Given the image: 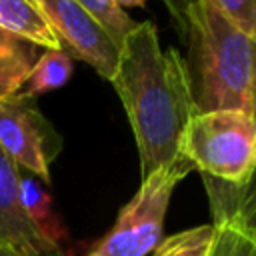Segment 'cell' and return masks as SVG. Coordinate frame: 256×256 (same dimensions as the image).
<instances>
[{"label":"cell","instance_id":"6da1fadb","mask_svg":"<svg viewBox=\"0 0 256 256\" xmlns=\"http://www.w3.org/2000/svg\"><path fill=\"white\" fill-rule=\"evenodd\" d=\"M110 84L134 132L142 178L184 160L180 140L196 112L184 58L176 48H160L154 22H136L124 38Z\"/></svg>","mask_w":256,"mask_h":256},{"label":"cell","instance_id":"7a4b0ae2","mask_svg":"<svg viewBox=\"0 0 256 256\" xmlns=\"http://www.w3.org/2000/svg\"><path fill=\"white\" fill-rule=\"evenodd\" d=\"M184 58L194 112L254 106V38L212 0H198L186 14Z\"/></svg>","mask_w":256,"mask_h":256},{"label":"cell","instance_id":"3957f363","mask_svg":"<svg viewBox=\"0 0 256 256\" xmlns=\"http://www.w3.org/2000/svg\"><path fill=\"white\" fill-rule=\"evenodd\" d=\"M180 156L202 174L224 184L248 182L256 168V118L244 110L200 112L180 140Z\"/></svg>","mask_w":256,"mask_h":256},{"label":"cell","instance_id":"277c9868","mask_svg":"<svg viewBox=\"0 0 256 256\" xmlns=\"http://www.w3.org/2000/svg\"><path fill=\"white\" fill-rule=\"evenodd\" d=\"M194 170L186 160L142 178L138 192L120 208L112 228L86 256H148L164 232V218L178 182Z\"/></svg>","mask_w":256,"mask_h":256},{"label":"cell","instance_id":"5b68a950","mask_svg":"<svg viewBox=\"0 0 256 256\" xmlns=\"http://www.w3.org/2000/svg\"><path fill=\"white\" fill-rule=\"evenodd\" d=\"M0 146L18 168L50 184V164L62 150V136L20 92L0 100Z\"/></svg>","mask_w":256,"mask_h":256},{"label":"cell","instance_id":"8992f818","mask_svg":"<svg viewBox=\"0 0 256 256\" xmlns=\"http://www.w3.org/2000/svg\"><path fill=\"white\" fill-rule=\"evenodd\" d=\"M60 40L64 52L90 64L110 82L118 64V46L76 0H34Z\"/></svg>","mask_w":256,"mask_h":256},{"label":"cell","instance_id":"52a82bcc","mask_svg":"<svg viewBox=\"0 0 256 256\" xmlns=\"http://www.w3.org/2000/svg\"><path fill=\"white\" fill-rule=\"evenodd\" d=\"M0 244L22 256H68L30 222L20 200V168L0 146Z\"/></svg>","mask_w":256,"mask_h":256},{"label":"cell","instance_id":"ba28073f","mask_svg":"<svg viewBox=\"0 0 256 256\" xmlns=\"http://www.w3.org/2000/svg\"><path fill=\"white\" fill-rule=\"evenodd\" d=\"M210 202L212 218L234 220L256 244V168L248 182L240 186L202 178Z\"/></svg>","mask_w":256,"mask_h":256},{"label":"cell","instance_id":"9c48e42d","mask_svg":"<svg viewBox=\"0 0 256 256\" xmlns=\"http://www.w3.org/2000/svg\"><path fill=\"white\" fill-rule=\"evenodd\" d=\"M0 30L22 38L36 48L62 50L60 40L34 0H0Z\"/></svg>","mask_w":256,"mask_h":256},{"label":"cell","instance_id":"30bf717a","mask_svg":"<svg viewBox=\"0 0 256 256\" xmlns=\"http://www.w3.org/2000/svg\"><path fill=\"white\" fill-rule=\"evenodd\" d=\"M20 200L30 222L40 232V236L50 244L62 248L64 242L68 240L66 224L56 212L54 200L46 190V186L28 172H20Z\"/></svg>","mask_w":256,"mask_h":256},{"label":"cell","instance_id":"8fae6325","mask_svg":"<svg viewBox=\"0 0 256 256\" xmlns=\"http://www.w3.org/2000/svg\"><path fill=\"white\" fill-rule=\"evenodd\" d=\"M38 56L34 44L0 30V100L22 90Z\"/></svg>","mask_w":256,"mask_h":256},{"label":"cell","instance_id":"7c38bea8","mask_svg":"<svg viewBox=\"0 0 256 256\" xmlns=\"http://www.w3.org/2000/svg\"><path fill=\"white\" fill-rule=\"evenodd\" d=\"M74 70L72 56L64 50H46L34 62L20 94L26 98L42 96L50 90L64 86Z\"/></svg>","mask_w":256,"mask_h":256},{"label":"cell","instance_id":"4fadbf2b","mask_svg":"<svg viewBox=\"0 0 256 256\" xmlns=\"http://www.w3.org/2000/svg\"><path fill=\"white\" fill-rule=\"evenodd\" d=\"M214 238L216 226L200 224L162 238L150 256H210Z\"/></svg>","mask_w":256,"mask_h":256},{"label":"cell","instance_id":"5bb4252c","mask_svg":"<svg viewBox=\"0 0 256 256\" xmlns=\"http://www.w3.org/2000/svg\"><path fill=\"white\" fill-rule=\"evenodd\" d=\"M112 38V42L122 46L124 38L130 34V30L136 26V22L114 2V0H76Z\"/></svg>","mask_w":256,"mask_h":256},{"label":"cell","instance_id":"9a60e30c","mask_svg":"<svg viewBox=\"0 0 256 256\" xmlns=\"http://www.w3.org/2000/svg\"><path fill=\"white\" fill-rule=\"evenodd\" d=\"M216 238L210 256H256V244L230 218H212Z\"/></svg>","mask_w":256,"mask_h":256},{"label":"cell","instance_id":"2e32d148","mask_svg":"<svg viewBox=\"0 0 256 256\" xmlns=\"http://www.w3.org/2000/svg\"><path fill=\"white\" fill-rule=\"evenodd\" d=\"M238 28L254 38L256 32V0H212Z\"/></svg>","mask_w":256,"mask_h":256},{"label":"cell","instance_id":"e0dca14e","mask_svg":"<svg viewBox=\"0 0 256 256\" xmlns=\"http://www.w3.org/2000/svg\"><path fill=\"white\" fill-rule=\"evenodd\" d=\"M172 16V20L176 22V28H178V34L180 38L184 40V34H186V14L190 10L192 4H196L198 0H162Z\"/></svg>","mask_w":256,"mask_h":256},{"label":"cell","instance_id":"ac0fdd59","mask_svg":"<svg viewBox=\"0 0 256 256\" xmlns=\"http://www.w3.org/2000/svg\"><path fill=\"white\" fill-rule=\"evenodd\" d=\"M122 10L124 8H138V6H144L146 0H114Z\"/></svg>","mask_w":256,"mask_h":256},{"label":"cell","instance_id":"d6986e66","mask_svg":"<svg viewBox=\"0 0 256 256\" xmlns=\"http://www.w3.org/2000/svg\"><path fill=\"white\" fill-rule=\"evenodd\" d=\"M252 114L256 118V32H254V106H252Z\"/></svg>","mask_w":256,"mask_h":256},{"label":"cell","instance_id":"ffe728a7","mask_svg":"<svg viewBox=\"0 0 256 256\" xmlns=\"http://www.w3.org/2000/svg\"><path fill=\"white\" fill-rule=\"evenodd\" d=\"M0 256H22L20 252H16L14 248H10V246H4V244H0Z\"/></svg>","mask_w":256,"mask_h":256}]
</instances>
